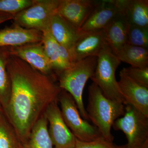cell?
Masks as SVG:
<instances>
[{
    "instance_id": "obj_1",
    "label": "cell",
    "mask_w": 148,
    "mask_h": 148,
    "mask_svg": "<svg viewBox=\"0 0 148 148\" xmlns=\"http://www.w3.org/2000/svg\"><path fill=\"white\" fill-rule=\"evenodd\" d=\"M7 69L11 93L3 112L22 144L29 138L32 127L48 106L58 101L62 89L56 82L55 75L42 73L11 54Z\"/></svg>"
},
{
    "instance_id": "obj_2",
    "label": "cell",
    "mask_w": 148,
    "mask_h": 148,
    "mask_svg": "<svg viewBox=\"0 0 148 148\" xmlns=\"http://www.w3.org/2000/svg\"><path fill=\"white\" fill-rule=\"evenodd\" d=\"M88 91V103L86 110L88 119L103 138L113 143L114 138L111 129L115 121L124 114L125 106L107 98L93 83L89 86Z\"/></svg>"
},
{
    "instance_id": "obj_3",
    "label": "cell",
    "mask_w": 148,
    "mask_h": 148,
    "mask_svg": "<svg viewBox=\"0 0 148 148\" xmlns=\"http://www.w3.org/2000/svg\"><path fill=\"white\" fill-rule=\"evenodd\" d=\"M98 57H88L72 63L68 68L56 74L59 87L73 96L82 117L89 120L83 101L85 86L91 78L97 66Z\"/></svg>"
},
{
    "instance_id": "obj_4",
    "label": "cell",
    "mask_w": 148,
    "mask_h": 148,
    "mask_svg": "<svg viewBox=\"0 0 148 148\" xmlns=\"http://www.w3.org/2000/svg\"><path fill=\"white\" fill-rule=\"evenodd\" d=\"M121 63L119 58L107 45L98 56L97 66L90 79L107 98L125 106L115 76L116 69Z\"/></svg>"
},
{
    "instance_id": "obj_5",
    "label": "cell",
    "mask_w": 148,
    "mask_h": 148,
    "mask_svg": "<svg viewBox=\"0 0 148 148\" xmlns=\"http://www.w3.org/2000/svg\"><path fill=\"white\" fill-rule=\"evenodd\" d=\"M115 130L124 133L127 141L123 148H148V117L131 105L125 107L123 116L112 125Z\"/></svg>"
},
{
    "instance_id": "obj_6",
    "label": "cell",
    "mask_w": 148,
    "mask_h": 148,
    "mask_svg": "<svg viewBox=\"0 0 148 148\" xmlns=\"http://www.w3.org/2000/svg\"><path fill=\"white\" fill-rule=\"evenodd\" d=\"M58 102L65 123L77 139L89 142L103 137L97 127L82 117L75 101L69 92L61 90Z\"/></svg>"
},
{
    "instance_id": "obj_7",
    "label": "cell",
    "mask_w": 148,
    "mask_h": 148,
    "mask_svg": "<svg viewBox=\"0 0 148 148\" xmlns=\"http://www.w3.org/2000/svg\"><path fill=\"white\" fill-rule=\"evenodd\" d=\"M59 0H33L29 7L14 16L13 24L42 32L48 29L52 16L57 12Z\"/></svg>"
},
{
    "instance_id": "obj_8",
    "label": "cell",
    "mask_w": 148,
    "mask_h": 148,
    "mask_svg": "<svg viewBox=\"0 0 148 148\" xmlns=\"http://www.w3.org/2000/svg\"><path fill=\"white\" fill-rule=\"evenodd\" d=\"M58 103L56 101L51 103L44 114L53 148H74L77 139L65 123Z\"/></svg>"
},
{
    "instance_id": "obj_9",
    "label": "cell",
    "mask_w": 148,
    "mask_h": 148,
    "mask_svg": "<svg viewBox=\"0 0 148 148\" xmlns=\"http://www.w3.org/2000/svg\"><path fill=\"white\" fill-rule=\"evenodd\" d=\"M80 34L76 42L68 51L71 64L88 57H98L108 45L104 29Z\"/></svg>"
},
{
    "instance_id": "obj_10",
    "label": "cell",
    "mask_w": 148,
    "mask_h": 148,
    "mask_svg": "<svg viewBox=\"0 0 148 148\" xmlns=\"http://www.w3.org/2000/svg\"><path fill=\"white\" fill-rule=\"evenodd\" d=\"M12 55L25 61L44 75H55L46 55L42 42L9 47Z\"/></svg>"
},
{
    "instance_id": "obj_11",
    "label": "cell",
    "mask_w": 148,
    "mask_h": 148,
    "mask_svg": "<svg viewBox=\"0 0 148 148\" xmlns=\"http://www.w3.org/2000/svg\"><path fill=\"white\" fill-rule=\"evenodd\" d=\"M98 2L95 0H59L57 13L79 31Z\"/></svg>"
},
{
    "instance_id": "obj_12",
    "label": "cell",
    "mask_w": 148,
    "mask_h": 148,
    "mask_svg": "<svg viewBox=\"0 0 148 148\" xmlns=\"http://www.w3.org/2000/svg\"><path fill=\"white\" fill-rule=\"evenodd\" d=\"M118 82L125 103L148 117V88L138 84L121 71Z\"/></svg>"
},
{
    "instance_id": "obj_13",
    "label": "cell",
    "mask_w": 148,
    "mask_h": 148,
    "mask_svg": "<svg viewBox=\"0 0 148 148\" xmlns=\"http://www.w3.org/2000/svg\"><path fill=\"white\" fill-rule=\"evenodd\" d=\"M119 12L115 0L98 1L93 11L79 29V33L105 29Z\"/></svg>"
},
{
    "instance_id": "obj_14",
    "label": "cell",
    "mask_w": 148,
    "mask_h": 148,
    "mask_svg": "<svg viewBox=\"0 0 148 148\" xmlns=\"http://www.w3.org/2000/svg\"><path fill=\"white\" fill-rule=\"evenodd\" d=\"M42 32L25 29L16 24L0 30V47H13L39 42L42 40Z\"/></svg>"
},
{
    "instance_id": "obj_15",
    "label": "cell",
    "mask_w": 148,
    "mask_h": 148,
    "mask_svg": "<svg viewBox=\"0 0 148 148\" xmlns=\"http://www.w3.org/2000/svg\"><path fill=\"white\" fill-rule=\"evenodd\" d=\"M42 34L45 51L54 73L68 68L71 64L68 51L56 40L48 29Z\"/></svg>"
},
{
    "instance_id": "obj_16",
    "label": "cell",
    "mask_w": 148,
    "mask_h": 148,
    "mask_svg": "<svg viewBox=\"0 0 148 148\" xmlns=\"http://www.w3.org/2000/svg\"><path fill=\"white\" fill-rule=\"evenodd\" d=\"M48 29L56 40L68 51L73 46L80 36L79 31L57 12L51 18Z\"/></svg>"
},
{
    "instance_id": "obj_17",
    "label": "cell",
    "mask_w": 148,
    "mask_h": 148,
    "mask_svg": "<svg viewBox=\"0 0 148 148\" xmlns=\"http://www.w3.org/2000/svg\"><path fill=\"white\" fill-rule=\"evenodd\" d=\"M130 26L127 18L119 12L104 29L108 45L116 56L127 42Z\"/></svg>"
},
{
    "instance_id": "obj_18",
    "label": "cell",
    "mask_w": 148,
    "mask_h": 148,
    "mask_svg": "<svg viewBox=\"0 0 148 148\" xmlns=\"http://www.w3.org/2000/svg\"><path fill=\"white\" fill-rule=\"evenodd\" d=\"M119 12L130 25L148 27V0H115Z\"/></svg>"
},
{
    "instance_id": "obj_19",
    "label": "cell",
    "mask_w": 148,
    "mask_h": 148,
    "mask_svg": "<svg viewBox=\"0 0 148 148\" xmlns=\"http://www.w3.org/2000/svg\"><path fill=\"white\" fill-rule=\"evenodd\" d=\"M22 148H53L48 131V123L42 115L32 127Z\"/></svg>"
},
{
    "instance_id": "obj_20",
    "label": "cell",
    "mask_w": 148,
    "mask_h": 148,
    "mask_svg": "<svg viewBox=\"0 0 148 148\" xmlns=\"http://www.w3.org/2000/svg\"><path fill=\"white\" fill-rule=\"evenodd\" d=\"M11 53L8 47H0V104L4 111L8 106L11 93L10 77L7 65Z\"/></svg>"
},
{
    "instance_id": "obj_21",
    "label": "cell",
    "mask_w": 148,
    "mask_h": 148,
    "mask_svg": "<svg viewBox=\"0 0 148 148\" xmlns=\"http://www.w3.org/2000/svg\"><path fill=\"white\" fill-rule=\"evenodd\" d=\"M117 56L121 62L136 68L148 67V49L126 44Z\"/></svg>"
},
{
    "instance_id": "obj_22",
    "label": "cell",
    "mask_w": 148,
    "mask_h": 148,
    "mask_svg": "<svg viewBox=\"0 0 148 148\" xmlns=\"http://www.w3.org/2000/svg\"><path fill=\"white\" fill-rule=\"evenodd\" d=\"M0 148H22L21 140L3 111L0 112Z\"/></svg>"
},
{
    "instance_id": "obj_23",
    "label": "cell",
    "mask_w": 148,
    "mask_h": 148,
    "mask_svg": "<svg viewBox=\"0 0 148 148\" xmlns=\"http://www.w3.org/2000/svg\"><path fill=\"white\" fill-rule=\"evenodd\" d=\"M126 44L148 49V27L130 25Z\"/></svg>"
},
{
    "instance_id": "obj_24",
    "label": "cell",
    "mask_w": 148,
    "mask_h": 148,
    "mask_svg": "<svg viewBox=\"0 0 148 148\" xmlns=\"http://www.w3.org/2000/svg\"><path fill=\"white\" fill-rule=\"evenodd\" d=\"M32 3L33 0H0V13L14 16L29 7Z\"/></svg>"
},
{
    "instance_id": "obj_25",
    "label": "cell",
    "mask_w": 148,
    "mask_h": 148,
    "mask_svg": "<svg viewBox=\"0 0 148 148\" xmlns=\"http://www.w3.org/2000/svg\"><path fill=\"white\" fill-rule=\"evenodd\" d=\"M121 71L138 84L148 88V67L141 69L130 66Z\"/></svg>"
},
{
    "instance_id": "obj_26",
    "label": "cell",
    "mask_w": 148,
    "mask_h": 148,
    "mask_svg": "<svg viewBox=\"0 0 148 148\" xmlns=\"http://www.w3.org/2000/svg\"><path fill=\"white\" fill-rule=\"evenodd\" d=\"M74 148H119L115 146L113 143L101 137L89 142H84L77 139Z\"/></svg>"
},
{
    "instance_id": "obj_27",
    "label": "cell",
    "mask_w": 148,
    "mask_h": 148,
    "mask_svg": "<svg viewBox=\"0 0 148 148\" xmlns=\"http://www.w3.org/2000/svg\"><path fill=\"white\" fill-rule=\"evenodd\" d=\"M14 16L7 14L0 13V24L9 21L13 20Z\"/></svg>"
},
{
    "instance_id": "obj_28",
    "label": "cell",
    "mask_w": 148,
    "mask_h": 148,
    "mask_svg": "<svg viewBox=\"0 0 148 148\" xmlns=\"http://www.w3.org/2000/svg\"><path fill=\"white\" fill-rule=\"evenodd\" d=\"M1 111H3L2 108L1 106V104H0V112Z\"/></svg>"
},
{
    "instance_id": "obj_29",
    "label": "cell",
    "mask_w": 148,
    "mask_h": 148,
    "mask_svg": "<svg viewBox=\"0 0 148 148\" xmlns=\"http://www.w3.org/2000/svg\"><path fill=\"white\" fill-rule=\"evenodd\" d=\"M119 147V148H123L121 147Z\"/></svg>"
}]
</instances>
